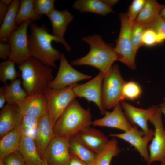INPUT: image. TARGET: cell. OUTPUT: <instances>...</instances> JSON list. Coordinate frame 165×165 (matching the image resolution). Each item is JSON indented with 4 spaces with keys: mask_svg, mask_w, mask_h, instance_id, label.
<instances>
[{
    "mask_svg": "<svg viewBox=\"0 0 165 165\" xmlns=\"http://www.w3.org/2000/svg\"><path fill=\"white\" fill-rule=\"evenodd\" d=\"M30 33L28 36L29 48L31 57L52 68H56L55 62L60 60L61 53L53 47V41L62 44L58 37L48 32L44 25L38 26L33 21L29 25Z\"/></svg>",
    "mask_w": 165,
    "mask_h": 165,
    "instance_id": "cell-1",
    "label": "cell"
},
{
    "mask_svg": "<svg viewBox=\"0 0 165 165\" xmlns=\"http://www.w3.org/2000/svg\"><path fill=\"white\" fill-rule=\"evenodd\" d=\"M81 39L89 45V51L84 57L72 61L71 64L75 66H92L105 74L114 62L117 61L114 47L106 43L102 37L98 34L85 36Z\"/></svg>",
    "mask_w": 165,
    "mask_h": 165,
    "instance_id": "cell-2",
    "label": "cell"
},
{
    "mask_svg": "<svg viewBox=\"0 0 165 165\" xmlns=\"http://www.w3.org/2000/svg\"><path fill=\"white\" fill-rule=\"evenodd\" d=\"M89 108L85 109L75 99L69 104L53 127L55 136L71 138L92 125Z\"/></svg>",
    "mask_w": 165,
    "mask_h": 165,
    "instance_id": "cell-3",
    "label": "cell"
},
{
    "mask_svg": "<svg viewBox=\"0 0 165 165\" xmlns=\"http://www.w3.org/2000/svg\"><path fill=\"white\" fill-rule=\"evenodd\" d=\"M17 68L21 72L22 84L28 95L44 93L54 79L52 68L32 57Z\"/></svg>",
    "mask_w": 165,
    "mask_h": 165,
    "instance_id": "cell-4",
    "label": "cell"
},
{
    "mask_svg": "<svg viewBox=\"0 0 165 165\" xmlns=\"http://www.w3.org/2000/svg\"><path fill=\"white\" fill-rule=\"evenodd\" d=\"M119 16L120 21V30L114 47L117 61L123 63L131 69L134 70L136 68L135 58L137 52L133 47L131 40L133 21L130 20L127 13H120Z\"/></svg>",
    "mask_w": 165,
    "mask_h": 165,
    "instance_id": "cell-5",
    "label": "cell"
},
{
    "mask_svg": "<svg viewBox=\"0 0 165 165\" xmlns=\"http://www.w3.org/2000/svg\"><path fill=\"white\" fill-rule=\"evenodd\" d=\"M125 81L118 65H112L104 75L102 87V101L104 108H114L123 100L122 89Z\"/></svg>",
    "mask_w": 165,
    "mask_h": 165,
    "instance_id": "cell-6",
    "label": "cell"
},
{
    "mask_svg": "<svg viewBox=\"0 0 165 165\" xmlns=\"http://www.w3.org/2000/svg\"><path fill=\"white\" fill-rule=\"evenodd\" d=\"M76 84L61 89L48 88L44 92L47 113L53 127L69 104L76 97L73 90Z\"/></svg>",
    "mask_w": 165,
    "mask_h": 165,
    "instance_id": "cell-7",
    "label": "cell"
},
{
    "mask_svg": "<svg viewBox=\"0 0 165 165\" xmlns=\"http://www.w3.org/2000/svg\"><path fill=\"white\" fill-rule=\"evenodd\" d=\"M31 21L29 20L22 23L8 38L11 48L8 60L18 65L31 57L28 45L27 29Z\"/></svg>",
    "mask_w": 165,
    "mask_h": 165,
    "instance_id": "cell-8",
    "label": "cell"
},
{
    "mask_svg": "<svg viewBox=\"0 0 165 165\" xmlns=\"http://www.w3.org/2000/svg\"><path fill=\"white\" fill-rule=\"evenodd\" d=\"M162 114L159 106L149 119L154 126L155 131L149 147L148 165L155 161L165 163V129L162 122Z\"/></svg>",
    "mask_w": 165,
    "mask_h": 165,
    "instance_id": "cell-9",
    "label": "cell"
},
{
    "mask_svg": "<svg viewBox=\"0 0 165 165\" xmlns=\"http://www.w3.org/2000/svg\"><path fill=\"white\" fill-rule=\"evenodd\" d=\"M104 74L100 72L94 78L84 84L76 83L73 88L76 97L83 98L95 103L101 114L106 112L102 101V87Z\"/></svg>",
    "mask_w": 165,
    "mask_h": 165,
    "instance_id": "cell-10",
    "label": "cell"
},
{
    "mask_svg": "<svg viewBox=\"0 0 165 165\" xmlns=\"http://www.w3.org/2000/svg\"><path fill=\"white\" fill-rule=\"evenodd\" d=\"M60 64L57 74L50 83L48 88L61 89L77 83L79 81L90 79L92 77L79 72L73 68L61 53Z\"/></svg>",
    "mask_w": 165,
    "mask_h": 165,
    "instance_id": "cell-11",
    "label": "cell"
},
{
    "mask_svg": "<svg viewBox=\"0 0 165 165\" xmlns=\"http://www.w3.org/2000/svg\"><path fill=\"white\" fill-rule=\"evenodd\" d=\"M69 139L56 136L53 138L42 158L46 160L48 165H68L71 158Z\"/></svg>",
    "mask_w": 165,
    "mask_h": 165,
    "instance_id": "cell-12",
    "label": "cell"
},
{
    "mask_svg": "<svg viewBox=\"0 0 165 165\" xmlns=\"http://www.w3.org/2000/svg\"><path fill=\"white\" fill-rule=\"evenodd\" d=\"M120 104L130 123L132 125L139 126L145 134L153 137L154 132L148 128L147 123L159 106L153 105L147 109H143L135 107L123 101H120Z\"/></svg>",
    "mask_w": 165,
    "mask_h": 165,
    "instance_id": "cell-13",
    "label": "cell"
},
{
    "mask_svg": "<svg viewBox=\"0 0 165 165\" xmlns=\"http://www.w3.org/2000/svg\"><path fill=\"white\" fill-rule=\"evenodd\" d=\"M16 104L23 116L39 119L47 112L46 100L42 92L28 95Z\"/></svg>",
    "mask_w": 165,
    "mask_h": 165,
    "instance_id": "cell-14",
    "label": "cell"
},
{
    "mask_svg": "<svg viewBox=\"0 0 165 165\" xmlns=\"http://www.w3.org/2000/svg\"><path fill=\"white\" fill-rule=\"evenodd\" d=\"M109 136L118 138L130 144L148 163L149 159L148 145L153 137L145 134L142 130H138L137 126L133 125L130 129L123 133H111Z\"/></svg>",
    "mask_w": 165,
    "mask_h": 165,
    "instance_id": "cell-15",
    "label": "cell"
},
{
    "mask_svg": "<svg viewBox=\"0 0 165 165\" xmlns=\"http://www.w3.org/2000/svg\"><path fill=\"white\" fill-rule=\"evenodd\" d=\"M46 16L51 23L52 34L59 38L66 50L70 51L71 47L66 41L64 36L68 26L74 19V16L67 9L61 11L55 9Z\"/></svg>",
    "mask_w": 165,
    "mask_h": 165,
    "instance_id": "cell-16",
    "label": "cell"
},
{
    "mask_svg": "<svg viewBox=\"0 0 165 165\" xmlns=\"http://www.w3.org/2000/svg\"><path fill=\"white\" fill-rule=\"evenodd\" d=\"M113 108L111 112L106 111L104 116L92 121V125L115 128L124 132L130 129L133 125L123 112L121 104H118Z\"/></svg>",
    "mask_w": 165,
    "mask_h": 165,
    "instance_id": "cell-17",
    "label": "cell"
},
{
    "mask_svg": "<svg viewBox=\"0 0 165 165\" xmlns=\"http://www.w3.org/2000/svg\"><path fill=\"white\" fill-rule=\"evenodd\" d=\"M74 137L96 154L103 150L109 141L102 132L90 127L80 131Z\"/></svg>",
    "mask_w": 165,
    "mask_h": 165,
    "instance_id": "cell-18",
    "label": "cell"
},
{
    "mask_svg": "<svg viewBox=\"0 0 165 165\" xmlns=\"http://www.w3.org/2000/svg\"><path fill=\"white\" fill-rule=\"evenodd\" d=\"M23 117L16 104L4 106L0 113V138L20 126Z\"/></svg>",
    "mask_w": 165,
    "mask_h": 165,
    "instance_id": "cell-19",
    "label": "cell"
},
{
    "mask_svg": "<svg viewBox=\"0 0 165 165\" xmlns=\"http://www.w3.org/2000/svg\"><path fill=\"white\" fill-rule=\"evenodd\" d=\"M54 137L53 127L47 112L38 119L35 140L38 152L42 159L49 144Z\"/></svg>",
    "mask_w": 165,
    "mask_h": 165,
    "instance_id": "cell-20",
    "label": "cell"
},
{
    "mask_svg": "<svg viewBox=\"0 0 165 165\" xmlns=\"http://www.w3.org/2000/svg\"><path fill=\"white\" fill-rule=\"evenodd\" d=\"M35 141L22 135L19 151L23 157L26 165H42V159L37 149Z\"/></svg>",
    "mask_w": 165,
    "mask_h": 165,
    "instance_id": "cell-21",
    "label": "cell"
},
{
    "mask_svg": "<svg viewBox=\"0 0 165 165\" xmlns=\"http://www.w3.org/2000/svg\"><path fill=\"white\" fill-rule=\"evenodd\" d=\"M20 5V1L13 0L9 6L7 12L1 25L0 42L5 43L11 33L17 27L16 23L17 14Z\"/></svg>",
    "mask_w": 165,
    "mask_h": 165,
    "instance_id": "cell-22",
    "label": "cell"
},
{
    "mask_svg": "<svg viewBox=\"0 0 165 165\" xmlns=\"http://www.w3.org/2000/svg\"><path fill=\"white\" fill-rule=\"evenodd\" d=\"M72 7L80 13H91L102 16L114 12L112 7L102 0H77L74 2Z\"/></svg>",
    "mask_w": 165,
    "mask_h": 165,
    "instance_id": "cell-23",
    "label": "cell"
},
{
    "mask_svg": "<svg viewBox=\"0 0 165 165\" xmlns=\"http://www.w3.org/2000/svg\"><path fill=\"white\" fill-rule=\"evenodd\" d=\"M20 126L17 127L1 138L0 159L3 160L9 154L19 151L20 141L22 135Z\"/></svg>",
    "mask_w": 165,
    "mask_h": 165,
    "instance_id": "cell-24",
    "label": "cell"
},
{
    "mask_svg": "<svg viewBox=\"0 0 165 165\" xmlns=\"http://www.w3.org/2000/svg\"><path fill=\"white\" fill-rule=\"evenodd\" d=\"M163 6L156 0H147L142 9L134 21L146 26L159 15Z\"/></svg>",
    "mask_w": 165,
    "mask_h": 165,
    "instance_id": "cell-25",
    "label": "cell"
},
{
    "mask_svg": "<svg viewBox=\"0 0 165 165\" xmlns=\"http://www.w3.org/2000/svg\"><path fill=\"white\" fill-rule=\"evenodd\" d=\"M120 152L117 140L113 138L109 141L103 150L96 154L93 161L89 165H110L112 159L117 156Z\"/></svg>",
    "mask_w": 165,
    "mask_h": 165,
    "instance_id": "cell-26",
    "label": "cell"
},
{
    "mask_svg": "<svg viewBox=\"0 0 165 165\" xmlns=\"http://www.w3.org/2000/svg\"><path fill=\"white\" fill-rule=\"evenodd\" d=\"M69 151L71 156L76 157L88 165L93 161L96 155L75 137L70 138Z\"/></svg>",
    "mask_w": 165,
    "mask_h": 165,
    "instance_id": "cell-27",
    "label": "cell"
},
{
    "mask_svg": "<svg viewBox=\"0 0 165 165\" xmlns=\"http://www.w3.org/2000/svg\"><path fill=\"white\" fill-rule=\"evenodd\" d=\"M41 16L35 10L34 0H21L17 14L16 23L18 25L29 20L32 21H35L41 19Z\"/></svg>",
    "mask_w": 165,
    "mask_h": 165,
    "instance_id": "cell-28",
    "label": "cell"
},
{
    "mask_svg": "<svg viewBox=\"0 0 165 165\" xmlns=\"http://www.w3.org/2000/svg\"><path fill=\"white\" fill-rule=\"evenodd\" d=\"M21 83L22 80L17 79L5 85L7 104H16L27 96L26 92L21 86Z\"/></svg>",
    "mask_w": 165,
    "mask_h": 165,
    "instance_id": "cell-29",
    "label": "cell"
},
{
    "mask_svg": "<svg viewBox=\"0 0 165 165\" xmlns=\"http://www.w3.org/2000/svg\"><path fill=\"white\" fill-rule=\"evenodd\" d=\"M15 64L8 60L0 63V81L5 85L7 84L8 80L14 81L21 75L20 72L16 69Z\"/></svg>",
    "mask_w": 165,
    "mask_h": 165,
    "instance_id": "cell-30",
    "label": "cell"
},
{
    "mask_svg": "<svg viewBox=\"0 0 165 165\" xmlns=\"http://www.w3.org/2000/svg\"><path fill=\"white\" fill-rule=\"evenodd\" d=\"M38 119L23 116L20 126L22 135L30 137L35 141L37 133Z\"/></svg>",
    "mask_w": 165,
    "mask_h": 165,
    "instance_id": "cell-31",
    "label": "cell"
},
{
    "mask_svg": "<svg viewBox=\"0 0 165 165\" xmlns=\"http://www.w3.org/2000/svg\"><path fill=\"white\" fill-rule=\"evenodd\" d=\"M142 93L141 86L137 82L133 81L125 82L122 89L123 100L134 101L141 96Z\"/></svg>",
    "mask_w": 165,
    "mask_h": 165,
    "instance_id": "cell-32",
    "label": "cell"
},
{
    "mask_svg": "<svg viewBox=\"0 0 165 165\" xmlns=\"http://www.w3.org/2000/svg\"><path fill=\"white\" fill-rule=\"evenodd\" d=\"M146 26L132 21L131 30V40L133 47L137 52L142 45V37Z\"/></svg>",
    "mask_w": 165,
    "mask_h": 165,
    "instance_id": "cell-33",
    "label": "cell"
},
{
    "mask_svg": "<svg viewBox=\"0 0 165 165\" xmlns=\"http://www.w3.org/2000/svg\"><path fill=\"white\" fill-rule=\"evenodd\" d=\"M162 42L163 38L159 34L152 29L145 28L142 35V45L152 46Z\"/></svg>",
    "mask_w": 165,
    "mask_h": 165,
    "instance_id": "cell-34",
    "label": "cell"
},
{
    "mask_svg": "<svg viewBox=\"0 0 165 165\" xmlns=\"http://www.w3.org/2000/svg\"><path fill=\"white\" fill-rule=\"evenodd\" d=\"M54 0H34V6L36 12L40 16L50 13L55 8Z\"/></svg>",
    "mask_w": 165,
    "mask_h": 165,
    "instance_id": "cell-35",
    "label": "cell"
},
{
    "mask_svg": "<svg viewBox=\"0 0 165 165\" xmlns=\"http://www.w3.org/2000/svg\"><path fill=\"white\" fill-rule=\"evenodd\" d=\"M147 0H134L130 5L127 13L128 18L132 21L135 20L144 6Z\"/></svg>",
    "mask_w": 165,
    "mask_h": 165,
    "instance_id": "cell-36",
    "label": "cell"
},
{
    "mask_svg": "<svg viewBox=\"0 0 165 165\" xmlns=\"http://www.w3.org/2000/svg\"><path fill=\"white\" fill-rule=\"evenodd\" d=\"M3 161L5 165H26L23 157L19 151L7 156Z\"/></svg>",
    "mask_w": 165,
    "mask_h": 165,
    "instance_id": "cell-37",
    "label": "cell"
},
{
    "mask_svg": "<svg viewBox=\"0 0 165 165\" xmlns=\"http://www.w3.org/2000/svg\"><path fill=\"white\" fill-rule=\"evenodd\" d=\"M146 28L152 29L165 37V21L160 15L153 21L147 24Z\"/></svg>",
    "mask_w": 165,
    "mask_h": 165,
    "instance_id": "cell-38",
    "label": "cell"
},
{
    "mask_svg": "<svg viewBox=\"0 0 165 165\" xmlns=\"http://www.w3.org/2000/svg\"><path fill=\"white\" fill-rule=\"evenodd\" d=\"M10 44L4 42L0 43V58L5 60L8 59L11 51Z\"/></svg>",
    "mask_w": 165,
    "mask_h": 165,
    "instance_id": "cell-39",
    "label": "cell"
},
{
    "mask_svg": "<svg viewBox=\"0 0 165 165\" xmlns=\"http://www.w3.org/2000/svg\"><path fill=\"white\" fill-rule=\"evenodd\" d=\"M9 6H7L0 1V24H2L7 12Z\"/></svg>",
    "mask_w": 165,
    "mask_h": 165,
    "instance_id": "cell-40",
    "label": "cell"
},
{
    "mask_svg": "<svg viewBox=\"0 0 165 165\" xmlns=\"http://www.w3.org/2000/svg\"><path fill=\"white\" fill-rule=\"evenodd\" d=\"M5 86L0 87V108H2L6 102Z\"/></svg>",
    "mask_w": 165,
    "mask_h": 165,
    "instance_id": "cell-41",
    "label": "cell"
},
{
    "mask_svg": "<svg viewBox=\"0 0 165 165\" xmlns=\"http://www.w3.org/2000/svg\"><path fill=\"white\" fill-rule=\"evenodd\" d=\"M68 165H88L76 156H71Z\"/></svg>",
    "mask_w": 165,
    "mask_h": 165,
    "instance_id": "cell-42",
    "label": "cell"
},
{
    "mask_svg": "<svg viewBox=\"0 0 165 165\" xmlns=\"http://www.w3.org/2000/svg\"><path fill=\"white\" fill-rule=\"evenodd\" d=\"M108 5L112 7V6L116 4L119 1L118 0H102Z\"/></svg>",
    "mask_w": 165,
    "mask_h": 165,
    "instance_id": "cell-43",
    "label": "cell"
},
{
    "mask_svg": "<svg viewBox=\"0 0 165 165\" xmlns=\"http://www.w3.org/2000/svg\"><path fill=\"white\" fill-rule=\"evenodd\" d=\"M160 16L165 21V6L161 9L160 13Z\"/></svg>",
    "mask_w": 165,
    "mask_h": 165,
    "instance_id": "cell-44",
    "label": "cell"
},
{
    "mask_svg": "<svg viewBox=\"0 0 165 165\" xmlns=\"http://www.w3.org/2000/svg\"><path fill=\"white\" fill-rule=\"evenodd\" d=\"M159 107L161 109L162 113L164 114L165 116V102H163L161 104H160Z\"/></svg>",
    "mask_w": 165,
    "mask_h": 165,
    "instance_id": "cell-45",
    "label": "cell"
},
{
    "mask_svg": "<svg viewBox=\"0 0 165 165\" xmlns=\"http://www.w3.org/2000/svg\"><path fill=\"white\" fill-rule=\"evenodd\" d=\"M7 6H9L13 1L12 0H1L0 1Z\"/></svg>",
    "mask_w": 165,
    "mask_h": 165,
    "instance_id": "cell-46",
    "label": "cell"
},
{
    "mask_svg": "<svg viewBox=\"0 0 165 165\" xmlns=\"http://www.w3.org/2000/svg\"><path fill=\"white\" fill-rule=\"evenodd\" d=\"M42 165H48L46 160L45 158H42Z\"/></svg>",
    "mask_w": 165,
    "mask_h": 165,
    "instance_id": "cell-47",
    "label": "cell"
},
{
    "mask_svg": "<svg viewBox=\"0 0 165 165\" xmlns=\"http://www.w3.org/2000/svg\"><path fill=\"white\" fill-rule=\"evenodd\" d=\"M0 165H5L4 163L3 160L0 159Z\"/></svg>",
    "mask_w": 165,
    "mask_h": 165,
    "instance_id": "cell-48",
    "label": "cell"
},
{
    "mask_svg": "<svg viewBox=\"0 0 165 165\" xmlns=\"http://www.w3.org/2000/svg\"><path fill=\"white\" fill-rule=\"evenodd\" d=\"M163 100H164V102H165V97L163 98Z\"/></svg>",
    "mask_w": 165,
    "mask_h": 165,
    "instance_id": "cell-49",
    "label": "cell"
},
{
    "mask_svg": "<svg viewBox=\"0 0 165 165\" xmlns=\"http://www.w3.org/2000/svg\"><path fill=\"white\" fill-rule=\"evenodd\" d=\"M161 165H165V163H161Z\"/></svg>",
    "mask_w": 165,
    "mask_h": 165,
    "instance_id": "cell-50",
    "label": "cell"
}]
</instances>
